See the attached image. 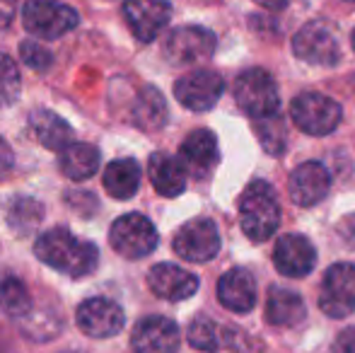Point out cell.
I'll return each instance as SVG.
<instances>
[{"label":"cell","instance_id":"obj_1","mask_svg":"<svg viewBox=\"0 0 355 353\" xmlns=\"http://www.w3.org/2000/svg\"><path fill=\"white\" fill-rule=\"evenodd\" d=\"M34 255L46 266L68 273L73 278L87 276L99 264V250L92 242L78 240L66 227H53L37 237Z\"/></svg>","mask_w":355,"mask_h":353},{"label":"cell","instance_id":"obj_2","mask_svg":"<svg viewBox=\"0 0 355 353\" xmlns=\"http://www.w3.org/2000/svg\"><path fill=\"white\" fill-rule=\"evenodd\" d=\"M239 216L242 230L252 242H266L281 223V206L276 191L268 182H252L239 198Z\"/></svg>","mask_w":355,"mask_h":353},{"label":"cell","instance_id":"obj_3","mask_svg":"<svg viewBox=\"0 0 355 353\" xmlns=\"http://www.w3.org/2000/svg\"><path fill=\"white\" fill-rule=\"evenodd\" d=\"M22 22L39 39H61L80 24V15L61 0H27L22 5Z\"/></svg>","mask_w":355,"mask_h":353},{"label":"cell","instance_id":"obj_4","mask_svg":"<svg viewBox=\"0 0 355 353\" xmlns=\"http://www.w3.org/2000/svg\"><path fill=\"white\" fill-rule=\"evenodd\" d=\"M295 126L309 136H327L341 123V104L322 92H302L290 104Z\"/></svg>","mask_w":355,"mask_h":353},{"label":"cell","instance_id":"obj_5","mask_svg":"<svg viewBox=\"0 0 355 353\" xmlns=\"http://www.w3.org/2000/svg\"><path fill=\"white\" fill-rule=\"evenodd\" d=\"M234 99L239 109L247 112L252 119H261L268 114H276L281 107L278 87L273 78L261 68H249L234 83Z\"/></svg>","mask_w":355,"mask_h":353},{"label":"cell","instance_id":"obj_6","mask_svg":"<svg viewBox=\"0 0 355 353\" xmlns=\"http://www.w3.org/2000/svg\"><path fill=\"white\" fill-rule=\"evenodd\" d=\"M109 245L126 259H143L157 247V230L150 223V218L141 213H126L119 221H114L109 230Z\"/></svg>","mask_w":355,"mask_h":353},{"label":"cell","instance_id":"obj_7","mask_svg":"<svg viewBox=\"0 0 355 353\" xmlns=\"http://www.w3.org/2000/svg\"><path fill=\"white\" fill-rule=\"evenodd\" d=\"M215 46H218V39L211 29L189 24L167 34L162 51L172 66H193V63L208 61L215 53Z\"/></svg>","mask_w":355,"mask_h":353},{"label":"cell","instance_id":"obj_8","mask_svg":"<svg viewBox=\"0 0 355 353\" xmlns=\"http://www.w3.org/2000/svg\"><path fill=\"white\" fill-rule=\"evenodd\" d=\"M319 307L331 320H341L355 312V264L338 261L329 266L319 288Z\"/></svg>","mask_w":355,"mask_h":353},{"label":"cell","instance_id":"obj_9","mask_svg":"<svg viewBox=\"0 0 355 353\" xmlns=\"http://www.w3.org/2000/svg\"><path fill=\"white\" fill-rule=\"evenodd\" d=\"M172 247L182 259L191 261V264H206L220 252L218 225L208 218H193L177 230Z\"/></svg>","mask_w":355,"mask_h":353},{"label":"cell","instance_id":"obj_10","mask_svg":"<svg viewBox=\"0 0 355 353\" xmlns=\"http://www.w3.org/2000/svg\"><path fill=\"white\" fill-rule=\"evenodd\" d=\"M293 51L309 66H336L341 56L336 32L327 22H309L293 37Z\"/></svg>","mask_w":355,"mask_h":353},{"label":"cell","instance_id":"obj_11","mask_svg":"<svg viewBox=\"0 0 355 353\" xmlns=\"http://www.w3.org/2000/svg\"><path fill=\"white\" fill-rule=\"evenodd\" d=\"M225 89L223 78L215 71H193L187 73L177 80L174 85V97L179 99V104L191 112H208L218 104L220 94Z\"/></svg>","mask_w":355,"mask_h":353},{"label":"cell","instance_id":"obj_12","mask_svg":"<svg viewBox=\"0 0 355 353\" xmlns=\"http://www.w3.org/2000/svg\"><path fill=\"white\" fill-rule=\"evenodd\" d=\"M123 17H126L133 37L148 44L157 39V34L167 27L169 17H172V8L167 0H126Z\"/></svg>","mask_w":355,"mask_h":353},{"label":"cell","instance_id":"obj_13","mask_svg":"<svg viewBox=\"0 0 355 353\" xmlns=\"http://www.w3.org/2000/svg\"><path fill=\"white\" fill-rule=\"evenodd\" d=\"M78 327L92 339H109L123 327V310L109 298H89L78 307Z\"/></svg>","mask_w":355,"mask_h":353},{"label":"cell","instance_id":"obj_14","mask_svg":"<svg viewBox=\"0 0 355 353\" xmlns=\"http://www.w3.org/2000/svg\"><path fill=\"white\" fill-rule=\"evenodd\" d=\"M182 344L179 327L167 317H145L133 327L131 346L136 353H177Z\"/></svg>","mask_w":355,"mask_h":353},{"label":"cell","instance_id":"obj_15","mask_svg":"<svg viewBox=\"0 0 355 353\" xmlns=\"http://www.w3.org/2000/svg\"><path fill=\"white\" fill-rule=\"evenodd\" d=\"M273 264L283 276L302 278L317 266V250L304 235L290 232L278 237L276 250H273Z\"/></svg>","mask_w":355,"mask_h":353},{"label":"cell","instance_id":"obj_16","mask_svg":"<svg viewBox=\"0 0 355 353\" xmlns=\"http://www.w3.org/2000/svg\"><path fill=\"white\" fill-rule=\"evenodd\" d=\"M288 189H290V198L297 206L302 208L317 206L329 193V189H331V175H329V170L322 162H314V160L302 162L290 175Z\"/></svg>","mask_w":355,"mask_h":353},{"label":"cell","instance_id":"obj_17","mask_svg":"<svg viewBox=\"0 0 355 353\" xmlns=\"http://www.w3.org/2000/svg\"><path fill=\"white\" fill-rule=\"evenodd\" d=\"M179 162L184 165L187 175H211L215 165L220 162V148L218 141H215V133L208 131V128H198V131L189 133L187 141L179 148Z\"/></svg>","mask_w":355,"mask_h":353},{"label":"cell","instance_id":"obj_18","mask_svg":"<svg viewBox=\"0 0 355 353\" xmlns=\"http://www.w3.org/2000/svg\"><path fill=\"white\" fill-rule=\"evenodd\" d=\"M148 286L162 300L179 302L198 291V278L177 264H157L148 271Z\"/></svg>","mask_w":355,"mask_h":353},{"label":"cell","instance_id":"obj_19","mask_svg":"<svg viewBox=\"0 0 355 353\" xmlns=\"http://www.w3.org/2000/svg\"><path fill=\"white\" fill-rule=\"evenodd\" d=\"M218 300L232 312H249L257 305V281L247 268H230L218 281Z\"/></svg>","mask_w":355,"mask_h":353},{"label":"cell","instance_id":"obj_20","mask_svg":"<svg viewBox=\"0 0 355 353\" xmlns=\"http://www.w3.org/2000/svg\"><path fill=\"white\" fill-rule=\"evenodd\" d=\"M148 177L153 182L155 191L162 196H179L187 189V170L179 162V157H172L167 153H155L148 160Z\"/></svg>","mask_w":355,"mask_h":353},{"label":"cell","instance_id":"obj_21","mask_svg":"<svg viewBox=\"0 0 355 353\" xmlns=\"http://www.w3.org/2000/svg\"><path fill=\"white\" fill-rule=\"evenodd\" d=\"M29 131L49 150H63L68 143H73L71 123L49 109H34L29 114Z\"/></svg>","mask_w":355,"mask_h":353},{"label":"cell","instance_id":"obj_22","mask_svg":"<svg viewBox=\"0 0 355 353\" xmlns=\"http://www.w3.org/2000/svg\"><path fill=\"white\" fill-rule=\"evenodd\" d=\"M104 191L112 198L126 201V198L136 196V191L141 189V165L133 157H121L107 165L102 177Z\"/></svg>","mask_w":355,"mask_h":353},{"label":"cell","instance_id":"obj_23","mask_svg":"<svg viewBox=\"0 0 355 353\" xmlns=\"http://www.w3.org/2000/svg\"><path fill=\"white\" fill-rule=\"evenodd\" d=\"M304 302L295 291L273 286L266 300V320L273 327H297L304 320Z\"/></svg>","mask_w":355,"mask_h":353},{"label":"cell","instance_id":"obj_24","mask_svg":"<svg viewBox=\"0 0 355 353\" xmlns=\"http://www.w3.org/2000/svg\"><path fill=\"white\" fill-rule=\"evenodd\" d=\"M99 150L89 143H68L58 155V167L73 182H85L99 170Z\"/></svg>","mask_w":355,"mask_h":353},{"label":"cell","instance_id":"obj_25","mask_svg":"<svg viewBox=\"0 0 355 353\" xmlns=\"http://www.w3.org/2000/svg\"><path fill=\"white\" fill-rule=\"evenodd\" d=\"M167 121V102L155 87H143L133 102V123L143 131H157Z\"/></svg>","mask_w":355,"mask_h":353},{"label":"cell","instance_id":"obj_26","mask_svg":"<svg viewBox=\"0 0 355 353\" xmlns=\"http://www.w3.org/2000/svg\"><path fill=\"white\" fill-rule=\"evenodd\" d=\"M0 310L15 320H22L32 312V295L15 273H0Z\"/></svg>","mask_w":355,"mask_h":353},{"label":"cell","instance_id":"obj_27","mask_svg":"<svg viewBox=\"0 0 355 353\" xmlns=\"http://www.w3.org/2000/svg\"><path fill=\"white\" fill-rule=\"evenodd\" d=\"M5 218H8V225L15 232L24 235V232H32L42 223L44 206L29 196H15L5 203Z\"/></svg>","mask_w":355,"mask_h":353},{"label":"cell","instance_id":"obj_28","mask_svg":"<svg viewBox=\"0 0 355 353\" xmlns=\"http://www.w3.org/2000/svg\"><path fill=\"white\" fill-rule=\"evenodd\" d=\"M254 131H257L259 141H261V148L268 153V155H281L285 150V138H288V131H285V121L276 114H268V117L254 119Z\"/></svg>","mask_w":355,"mask_h":353},{"label":"cell","instance_id":"obj_29","mask_svg":"<svg viewBox=\"0 0 355 353\" xmlns=\"http://www.w3.org/2000/svg\"><path fill=\"white\" fill-rule=\"evenodd\" d=\"M187 339L193 349L206 351V353H215L220 346V336H218V325L211 320V317H196V320L189 325Z\"/></svg>","mask_w":355,"mask_h":353},{"label":"cell","instance_id":"obj_30","mask_svg":"<svg viewBox=\"0 0 355 353\" xmlns=\"http://www.w3.org/2000/svg\"><path fill=\"white\" fill-rule=\"evenodd\" d=\"M22 80H19L17 63L8 56V53H0V107H8L17 99Z\"/></svg>","mask_w":355,"mask_h":353},{"label":"cell","instance_id":"obj_31","mask_svg":"<svg viewBox=\"0 0 355 353\" xmlns=\"http://www.w3.org/2000/svg\"><path fill=\"white\" fill-rule=\"evenodd\" d=\"M19 56L27 63L32 71H49L53 63V56L46 46H42L39 42H22L19 44Z\"/></svg>","mask_w":355,"mask_h":353},{"label":"cell","instance_id":"obj_32","mask_svg":"<svg viewBox=\"0 0 355 353\" xmlns=\"http://www.w3.org/2000/svg\"><path fill=\"white\" fill-rule=\"evenodd\" d=\"M334 353H355V327H348L334 341Z\"/></svg>","mask_w":355,"mask_h":353},{"label":"cell","instance_id":"obj_33","mask_svg":"<svg viewBox=\"0 0 355 353\" xmlns=\"http://www.w3.org/2000/svg\"><path fill=\"white\" fill-rule=\"evenodd\" d=\"M12 165H15V155H12V150H10L8 143H5L3 138H0V179L8 177V172L12 170Z\"/></svg>","mask_w":355,"mask_h":353},{"label":"cell","instance_id":"obj_34","mask_svg":"<svg viewBox=\"0 0 355 353\" xmlns=\"http://www.w3.org/2000/svg\"><path fill=\"white\" fill-rule=\"evenodd\" d=\"M15 3L17 0H0V24H8L15 15Z\"/></svg>","mask_w":355,"mask_h":353},{"label":"cell","instance_id":"obj_35","mask_svg":"<svg viewBox=\"0 0 355 353\" xmlns=\"http://www.w3.org/2000/svg\"><path fill=\"white\" fill-rule=\"evenodd\" d=\"M254 3L261 5V8H266V10H283L290 0H254Z\"/></svg>","mask_w":355,"mask_h":353},{"label":"cell","instance_id":"obj_36","mask_svg":"<svg viewBox=\"0 0 355 353\" xmlns=\"http://www.w3.org/2000/svg\"><path fill=\"white\" fill-rule=\"evenodd\" d=\"M353 49H355V29H353Z\"/></svg>","mask_w":355,"mask_h":353},{"label":"cell","instance_id":"obj_37","mask_svg":"<svg viewBox=\"0 0 355 353\" xmlns=\"http://www.w3.org/2000/svg\"><path fill=\"white\" fill-rule=\"evenodd\" d=\"M351 3H355V0H351Z\"/></svg>","mask_w":355,"mask_h":353}]
</instances>
